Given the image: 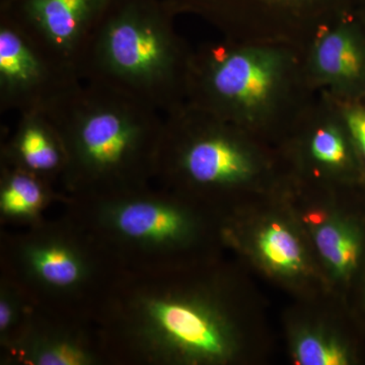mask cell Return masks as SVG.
<instances>
[{
  "instance_id": "obj_13",
  "label": "cell",
  "mask_w": 365,
  "mask_h": 365,
  "mask_svg": "<svg viewBox=\"0 0 365 365\" xmlns=\"http://www.w3.org/2000/svg\"><path fill=\"white\" fill-rule=\"evenodd\" d=\"M21 263L31 279L53 292L76 289L90 273L83 252L58 237H41L26 242L21 249Z\"/></svg>"
},
{
  "instance_id": "obj_21",
  "label": "cell",
  "mask_w": 365,
  "mask_h": 365,
  "mask_svg": "<svg viewBox=\"0 0 365 365\" xmlns=\"http://www.w3.org/2000/svg\"><path fill=\"white\" fill-rule=\"evenodd\" d=\"M356 11L365 24V0H359Z\"/></svg>"
},
{
  "instance_id": "obj_7",
  "label": "cell",
  "mask_w": 365,
  "mask_h": 365,
  "mask_svg": "<svg viewBox=\"0 0 365 365\" xmlns=\"http://www.w3.org/2000/svg\"><path fill=\"white\" fill-rule=\"evenodd\" d=\"M297 176L319 184H351L365 178L337 103L324 93L300 114L277 145Z\"/></svg>"
},
{
  "instance_id": "obj_19",
  "label": "cell",
  "mask_w": 365,
  "mask_h": 365,
  "mask_svg": "<svg viewBox=\"0 0 365 365\" xmlns=\"http://www.w3.org/2000/svg\"><path fill=\"white\" fill-rule=\"evenodd\" d=\"M335 102L339 108L346 128L351 138L353 146L356 150L365 174V107L359 100L345 101V102L335 101Z\"/></svg>"
},
{
  "instance_id": "obj_2",
  "label": "cell",
  "mask_w": 365,
  "mask_h": 365,
  "mask_svg": "<svg viewBox=\"0 0 365 365\" xmlns=\"http://www.w3.org/2000/svg\"><path fill=\"white\" fill-rule=\"evenodd\" d=\"M44 114L63 139L71 188L122 193L155 174L163 115L150 106L83 81Z\"/></svg>"
},
{
  "instance_id": "obj_15",
  "label": "cell",
  "mask_w": 365,
  "mask_h": 365,
  "mask_svg": "<svg viewBox=\"0 0 365 365\" xmlns=\"http://www.w3.org/2000/svg\"><path fill=\"white\" fill-rule=\"evenodd\" d=\"M49 181L20 168L2 165L0 211L11 220L30 222L49 200Z\"/></svg>"
},
{
  "instance_id": "obj_3",
  "label": "cell",
  "mask_w": 365,
  "mask_h": 365,
  "mask_svg": "<svg viewBox=\"0 0 365 365\" xmlns=\"http://www.w3.org/2000/svg\"><path fill=\"white\" fill-rule=\"evenodd\" d=\"M167 0H113L88 43L81 78L110 86L160 114L186 102L193 49Z\"/></svg>"
},
{
  "instance_id": "obj_20",
  "label": "cell",
  "mask_w": 365,
  "mask_h": 365,
  "mask_svg": "<svg viewBox=\"0 0 365 365\" xmlns=\"http://www.w3.org/2000/svg\"><path fill=\"white\" fill-rule=\"evenodd\" d=\"M21 307L18 297L9 288H2L0 294V336L6 339L20 318Z\"/></svg>"
},
{
  "instance_id": "obj_12",
  "label": "cell",
  "mask_w": 365,
  "mask_h": 365,
  "mask_svg": "<svg viewBox=\"0 0 365 365\" xmlns=\"http://www.w3.org/2000/svg\"><path fill=\"white\" fill-rule=\"evenodd\" d=\"M13 136L4 146V163L50 180L64 177L67 155L58 129L44 113L20 114Z\"/></svg>"
},
{
  "instance_id": "obj_4",
  "label": "cell",
  "mask_w": 365,
  "mask_h": 365,
  "mask_svg": "<svg viewBox=\"0 0 365 365\" xmlns=\"http://www.w3.org/2000/svg\"><path fill=\"white\" fill-rule=\"evenodd\" d=\"M270 146L185 102L163 115L155 174L196 191L251 188L271 181L285 165Z\"/></svg>"
},
{
  "instance_id": "obj_16",
  "label": "cell",
  "mask_w": 365,
  "mask_h": 365,
  "mask_svg": "<svg viewBox=\"0 0 365 365\" xmlns=\"http://www.w3.org/2000/svg\"><path fill=\"white\" fill-rule=\"evenodd\" d=\"M254 248L262 263L274 273L290 277L304 272L306 268L299 237L292 228L278 220H271L259 228Z\"/></svg>"
},
{
  "instance_id": "obj_14",
  "label": "cell",
  "mask_w": 365,
  "mask_h": 365,
  "mask_svg": "<svg viewBox=\"0 0 365 365\" xmlns=\"http://www.w3.org/2000/svg\"><path fill=\"white\" fill-rule=\"evenodd\" d=\"M317 251L337 279L349 280L364 260L365 235L352 220L334 216L313 227Z\"/></svg>"
},
{
  "instance_id": "obj_1",
  "label": "cell",
  "mask_w": 365,
  "mask_h": 365,
  "mask_svg": "<svg viewBox=\"0 0 365 365\" xmlns=\"http://www.w3.org/2000/svg\"><path fill=\"white\" fill-rule=\"evenodd\" d=\"M318 91L292 46L208 41L192 52L186 103L277 146Z\"/></svg>"
},
{
  "instance_id": "obj_17",
  "label": "cell",
  "mask_w": 365,
  "mask_h": 365,
  "mask_svg": "<svg viewBox=\"0 0 365 365\" xmlns=\"http://www.w3.org/2000/svg\"><path fill=\"white\" fill-rule=\"evenodd\" d=\"M21 361L33 365H90L95 361L86 345L62 335H38L24 345Z\"/></svg>"
},
{
  "instance_id": "obj_9",
  "label": "cell",
  "mask_w": 365,
  "mask_h": 365,
  "mask_svg": "<svg viewBox=\"0 0 365 365\" xmlns=\"http://www.w3.org/2000/svg\"><path fill=\"white\" fill-rule=\"evenodd\" d=\"M81 79L50 58L13 24L0 19V109L47 112Z\"/></svg>"
},
{
  "instance_id": "obj_18",
  "label": "cell",
  "mask_w": 365,
  "mask_h": 365,
  "mask_svg": "<svg viewBox=\"0 0 365 365\" xmlns=\"http://www.w3.org/2000/svg\"><path fill=\"white\" fill-rule=\"evenodd\" d=\"M294 356L302 365H348L353 361L351 351L342 341L316 331H304L297 336Z\"/></svg>"
},
{
  "instance_id": "obj_11",
  "label": "cell",
  "mask_w": 365,
  "mask_h": 365,
  "mask_svg": "<svg viewBox=\"0 0 365 365\" xmlns=\"http://www.w3.org/2000/svg\"><path fill=\"white\" fill-rule=\"evenodd\" d=\"M106 205L101 213L102 222L113 234L131 244L175 248L193 235L194 222L188 213L165 199L123 194Z\"/></svg>"
},
{
  "instance_id": "obj_5",
  "label": "cell",
  "mask_w": 365,
  "mask_h": 365,
  "mask_svg": "<svg viewBox=\"0 0 365 365\" xmlns=\"http://www.w3.org/2000/svg\"><path fill=\"white\" fill-rule=\"evenodd\" d=\"M179 14L212 26L225 39L292 46L304 51L317 35L356 9L359 0H167Z\"/></svg>"
},
{
  "instance_id": "obj_6",
  "label": "cell",
  "mask_w": 365,
  "mask_h": 365,
  "mask_svg": "<svg viewBox=\"0 0 365 365\" xmlns=\"http://www.w3.org/2000/svg\"><path fill=\"white\" fill-rule=\"evenodd\" d=\"M134 331L153 359L182 364H220L235 353L232 328L222 312L193 295L150 294L136 302Z\"/></svg>"
},
{
  "instance_id": "obj_10",
  "label": "cell",
  "mask_w": 365,
  "mask_h": 365,
  "mask_svg": "<svg viewBox=\"0 0 365 365\" xmlns=\"http://www.w3.org/2000/svg\"><path fill=\"white\" fill-rule=\"evenodd\" d=\"M302 55L314 91L338 102L365 93V24L356 9L319 32Z\"/></svg>"
},
{
  "instance_id": "obj_8",
  "label": "cell",
  "mask_w": 365,
  "mask_h": 365,
  "mask_svg": "<svg viewBox=\"0 0 365 365\" xmlns=\"http://www.w3.org/2000/svg\"><path fill=\"white\" fill-rule=\"evenodd\" d=\"M112 1L0 0V19L81 79L79 71L88 43Z\"/></svg>"
}]
</instances>
